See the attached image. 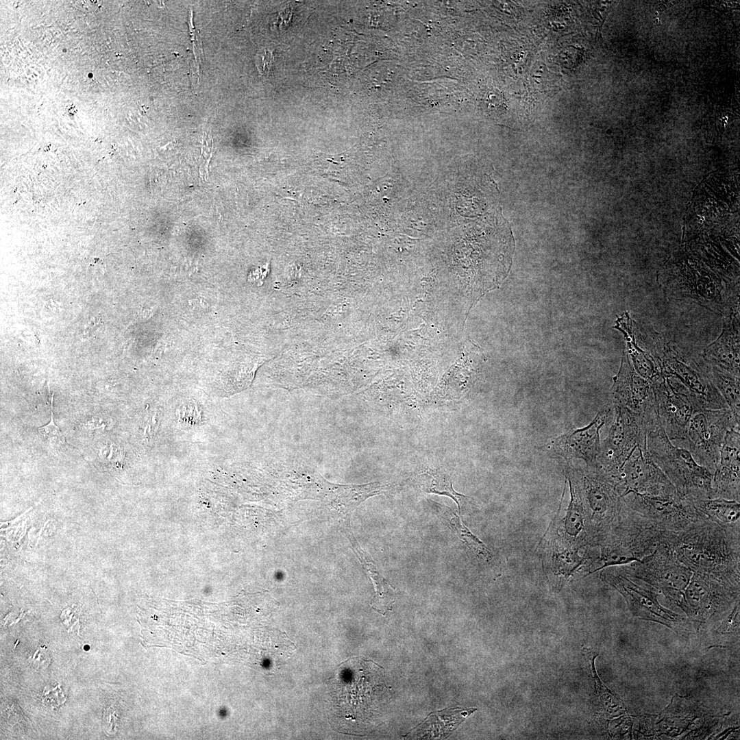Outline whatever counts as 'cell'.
Returning a JSON list of instances; mask_svg holds the SVG:
<instances>
[{
  "label": "cell",
  "instance_id": "obj_1",
  "mask_svg": "<svg viewBox=\"0 0 740 740\" xmlns=\"http://www.w3.org/2000/svg\"><path fill=\"white\" fill-rule=\"evenodd\" d=\"M662 543L693 573L740 584V521L704 519L682 531L664 530Z\"/></svg>",
  "mask_w": 740,
  "mask_h": 740
},
{
  "label": "cell",
  "instance_id": "obj_2",
  "mask_svg": "<svg viewBox=\"0 0 740 740\" xmlns=\"http://www.w3.org/2000/svg\"><path fill=\"white\" fill-rule=\"evenodd\" d=\"M664 530L630 508L624 502L620 515L591 557V571L637 561L662 543Z\"/></svg>",
  "mask_w": 740,
  "mask_h": 740
},
{
  "label": "cell",
  "instance_id": "obj_3",
  "mask_svg": "<svg viewBox=\"0 0 740 740\" xmlns=\"http://www.w3.org/2000/svg\"><path fill=\"white\" fill-rule=\"evenodd\" d=\"M646 448L680 495L692 500L713 497V474L699 465L689 450L673 445L661 421L647 430Z\"/></svg>",
  "mask_w": 740,
  "mask_h": 740
},
{
  "label": "cell",
  "instance_id": "obj_4",
  "mask_svg": "<svg viewBox=\"0 0 740 740\" xmlns=\"http://www.w3.org/2000/svg\"><path fill=\"white\" fill-rule=\"evenodd\" d=\"M659 280L670 297L691 299L715 312L723 313L720 280L693 259L684 255L676 256L660 273Z\"/></svg>",
  "mask_w": 740,
  "mask_h": 740
},
{
  "label": "cell",
  "instance_id": "obj_5",
  "mask_svg": "<svg viewBox=\"0 0 740 740\" xmlns=\"http://www.w3.org/2000/svg\"><path fill=\"white\" fill-rule=\"evenodd\" d=\"M619 567L630 577L662 593L678 606L693 575L672 549L663 543L639 560Z\"/></svg>",
  "mask_w": 740,
  "mask_h": 740
},
{
  "label": "cell",
  "instance_id": "obj_6",
  "mask_svg": "<svg viewBox=\"0 0 740 740\" xmlns=\"http://www.w3.org/2000/svg\"><path fill=\"white\" fill-rule=\"evenodd\" d=\"M652 356L661 373L677 378L689 390L696 412L728 408L710 380L708 366L704 360L698 362L669 345L657 347Z\"/></svg>",
  "mask_w": 740,
  "mask_h": 740
},
{
  "label": "cell",
  "instance_id": "obj_7",
  "mask_svg": "<svg viewBox=\"0 0 740 740\" xmlns=\"http://www.w3.org/2000/svg\"><path fill=\"white\" fill-rule=\"evenodd\" d=\"M739 600V584L693 573L679 607L699 625L717 619Z\"/></svg>",
  "mask_w": 740,
  "mask_h": 740
},
{
  "label": "cell",
  "instance_id": "obj_8",
  "mask_svg": "<svg viewBox=\"0 0 740 740\" xmlns=\"http://www.w3.org/2000/svg\"><path fill=\"white\" fill-rule=\"evenodd\" d=\"M740 430V423L728 408L696 412L690 420L687 441L694 460L713 474L718 465L726 432Z\"/></svg>",
  "mask_w": 740,
  "mask_h": 740
},
{
  "label": "cell",
  "instance_id": "obj_9",
  "mask_svg": "<svg viewBox=\"0 0 740 740\" xmlns=\"http://www.w3.org/2000/svg\"><path fill=\"white\" fill-rule=\"evenodd\" d=\"M600 576L623 595L634 617L661 624L676 632L687 630L689 626L684 617L663 606L658 601L657 591L648 587V584H639L619 566L604 568Z\"/></svg>",
  "mask_w": 740,
  "mask_h": 740
},
{
  "label": "cell",
  "instance_id": "obj_10",
  "mask_svg": "<svg viewBox=\"0 0 740 740\" xmlns=\"http://www.w3.org/2000/svg\"><path fill=\"white\" fill-rule=\"evenodd\" d=\"M372 662L353 658L336 669L329 679L334 708L346 719H356L367 711L375 686L367 672Z\"/></svg>",
  "mask_w": 740,
  "mask_h": 740
},
{
  "label": "cell",
  "instance_id": "obj_11",
  "mask_svg": "<svg viewBox=\"0 0 740 740\" xmlns=\"http://www.w3.org/2000/svg\"><path fill=\"white\" fill-rule=\"evenodd\" d=\"M622 498L627 506L664 530L682 531L706 519L698 511L692 500L678 493L666 495L629 493Z\"/></svg>",
  "mask_w": 740,
  "mask_h": 740
},
{
  "label": "cell",
  "instance_id": "obj_12",
  "mask_svg": "<svg viewBox=\"0 0 740 740\" xmlns=\"http://www.w3.org/2000/svg\"><path fill=\"white\" fill-rule=\"evenodd\" d=\"M615 419L598 458V468L615 478L634 448L646 445L647 428L638 414L614 406Z\"/></svg>",
  "mask_w": 740,
  "mask_h": 740
},
{
  "label": "cell",
  "instance_id": "obj_13",
  "mask_svg": "<svg viewBox=\"0 0 740 740\" xmlns=\"http://www.w3.org/2000/svg\"><path fill=\"white\" fill-rule=\"evenodd\" d=\"M658 414L670 441L686 440L688 426L696 412L691 395L677 378L660 373L652 382Z\"/></svg>",
  "mask_w": 740,
  "mask_h": 740
},
{
  "label": "cell",
  "instance_id": "obj_14",
  "mask_svg": "<svg viewBox=\"0 0 740 740\" xmlns=\"http://www.w3.org/2000/svg\"><path fill=\"white\" fill-rule=\"evenodd\" d=\"M617 490L623 497L629 493L666 495L678 493L665 473L654 463L646 445L637 446L615 478Z\"/></svg>",
  "mask_w": 740,
  "mask_h": 740
},
{
  "label": "cell",
  "instance_id": "obj_15",
  "mask_svg": "<svg viewBox=\"0 0 740 740\" xmlns=\"http://www.w3.org/2000/svg\"><path fill=\"white\" fill-rule=\"evenodd\" d=\"M610 397L614 406L626 408L640 415L647 429L660 419L652 382L635 371L626 352L614 379Z\"/></svg>",
  "mask_w": 740,
  "mask_h": 740
},
{
  "label": "cell",
  "instance_id": "obj_16",
  "mask_svg": "<svg viewBox=\"0 0 740 740\" xmlns=\"http://www.w3.org/2000/svg\"><path fill=\"white\" fill-rule=\"evenodd\" d=\"M610 410V407L604 408L588 426L560 436L539 448L565 458L583 459L590 467L597 468V460L602 449L600 431L606 421Z\"/></svg>",
  "mask_w": 740,
  "mask_h": 740
},
{
  "label": "cell",
  "instance_id": "obj_17",
  "mask_svg": "<svg viewBox=\"0 0 740 740\" xmlns=\"http://www.w3.org/2000/svg\"><path fill=\"white\" fill-rule=\"evenodd\" d=\"M740 430L726 434L718 465L713 473V497L740 502Z\"/></svg>",
  "mask_w": 740,
  "mask_h": 740
},
{
  "label": "cell",
  "instance_id": "obj_18",
  "mask_svg": "<svg viewBox=\"0 0 740 740\" xmlns=\"http://www.w3.org/2000/svg\"><path fill=\"white\" fill-rule=\"evenodd\" d=\"M702 358L707 365L739 377V318L724 317L722 333L704 350Z\"/></svg>",
  "mask_w": 740,
  "mask_h": 740
},
{
  "label": "cell",
  "instance_id": "obj_19",
  "mask_svg": "<svg viewBox=\"0 0 740 740\" xmlns=\"http://www.w3.org/2000/svg\"><path fill=\"white\" fill-rule=\"evenodd\" d=\"M349 539L352 550L373 584L374 594L370 606L378 613L385 615L388 611L392 610L395 602V589L380 575L371 556L361 548L352 534L349 535Z\"/></svg>",
  "mask_w": 740,
  "mask_h": 740
},
{
  "label": "cell",
  "instance_id": "obj_20",
  "mask_svg": "<svg viewBox=\"0 0 740 740\" xmlns=\"http://www.w3.org/2000/svg\"><path fill=\"white\" fill-rule=\"evenodd\" d=\"M615 327L624 333L626 338V352L634 369L642 378L652 382L660 375V369L653 356L637 345L632 334L631 320L628 314L626 312L619 318Z\"/></svg>",
  "mask_w": 740,
  "mask_h": 740
},
{
  "label": "cell",
  "instance_id": "obj_21",
  "mask_svg": "<svg viewBox=\"0 0 740 740\" xmlns=\"http://www.w3.org/2000/svg\"><path fill=\"white\" fill-rule=\"evenodd\" d=\"M708 365V375L726 402L728 408L740 423L739 377L722 368Z\"/></svg>",
  "mask_w": 740,
  "mask_h": 740
},
{
  "label": "cell",
  "instance_id": "obj_22",
  "mask_svg": "<svg viewBox=\"0 0 740 740\" xmlns=\"http://www.w3.org/2000/svg\"><path fill=\"white\" fill-rule=\"evenodd\" d=\"M698 511L705 518L722 524L740 521V504L733 500L721 497L693 500Z\"/></svg>",
  "mask_w": 740,
  "mask_h": 740
},
{
  "label": "cell",
  "instance_id": "obj_23",
  "mask_svg": "<svg viewBox=\"0 0 740 740\" xmlns=\"http://www.w3.org/2000/svg\"><path fill=\"white\" fill-rule=\"evenodd\" d=\"M476 708H450L430 715L421 724L420 731L430 734L433 738H441L454 730L465 718L474 712Z\"/></svg>",
  "mask_w": 740,
  "mask_h": 740
},
{
  "label": "cell",
  "instance_id": "obj_24",
  "mask_svg": "<svg viewBox=\"0 0 740 740\" xmlns=\"http://www.w3.org/2000/svg\"><path fill=\"white\" fill-rule=\"evenodd\" d=\"M415 483L421 491L428 493L446 495L451 497L459 509L467 497L456 492L449 474L443 469L427 470L417 475Z\"/></svg>",
  "mask_w": 740,
  "mask_h": 740
},
{
  "label": "cell",
  "instance_id": "obj_25",
  "mask_svg": "<svg viewBox=\"0 0 740 740\" xmlns=\"http://www.w3.org/2000/svg\"><path fill=\"white\" fill-rule=\"evenodd\" d=\"M442 509V517L458 537L478 557L489 560L491 554L486 545L465 527L460 518L452 510L445 506Z\"/></svg>",
  "mask_w": 740,
  "mask_h": 740
},
{
  "label": "cell",
  "instance_id": "obj_26",
  "mask_svg": "<svg viewBox=\"0 0 740 740\" xmlns=\"http://www.w3.org/2000/svg\"><path fill=\"white\" fill-rule=\"evenodd\" d=\"M52 406L53 397L51 398V420L47 424L39 427L38 428V432L51 444L56 446H60L64 443L65 439L62 432L54 423Z\"/></svg>",
  "mask_w": 740,
  "mask_h": 740
},
{
  "label": "cell",
  "instance_id": "obj_27",
  "mask_svg": "<svg viewBox=\"0 0 740 740\" xmlns=\"http://www.w3.org/2000/svg\"><path fill=\"white\" fill-rule=\"evenodd\" d=\"M66 696L60 687V685L52 689L45 688L42 694V702L51 706L52 708L58 707L66 700Z\"/></svg>",
  "mask_w": 740,
  "mask_h": 740
},
{
  "label": "cell",
  "instance_id": "obj_28",
  "mask_svg": "<svg viewBox=\"0 0 740 740\" xmlns=\"http://www.w3.org/2000/svg\"><path fill=\"white\" fill-rule=\"evenodd\" d=\"M28 661L37 669L47 667L51 661L47 648L44 645L38 648L34 654L29 656Z\"/></svg>",
  "mask_w": 740,
  "mask_h": 740
},
{
  "label": "cell",
  "instance_id": "obj_29",
  "mask_svg": "<svg viewBox=\"0 0 740 740\" xmlns=\"http://www.w3.org/2000/svg\"><path fill=\"white\" fill-rule=\"evenodd\" d=\"M84 649H85V650H88L89 646L88 645L84 646Z\"/></svg>",
  "mask_w": 740,
  "mask_h": 740
}]
</instances>
